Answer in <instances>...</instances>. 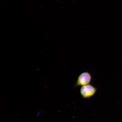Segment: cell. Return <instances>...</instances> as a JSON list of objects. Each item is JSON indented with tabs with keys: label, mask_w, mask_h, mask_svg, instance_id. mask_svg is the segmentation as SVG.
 Here are the masks:
<instances>
[{
	"label": "cell",
	"mask_w": 122,
	"mask_h": 122,
	"mask_svg": "<svg viewBox=\"0 0 122 122\" xmlns=\"http://www.w3.org/2000/svg\"><path fill=\"white\" fill-rule=\"evenodd\" d=\"M97 88L91 85H88L82 86L80 89V93L82 98L88 99L95 95Z\"/></svg>",
	"instance_id": "obj_2"
},
{
	"label": "cell",
	"mask_w": 122,
	"mask_h": 122,
	"mask_svg": "<svg viewBox=\"0 0 122 122\" xmlns=\"http://www.w3.org/2000/svg\"><path fill=\"white\" fill-rule=\"evenodd\" d=\"M40 112H39V111H38L37 112V117H39V115L40 114Z\"/></svg>",
	"instance_id": "obj_3"
},
{
	"label": "cell",
	"mask_w": 122,
	"mask_h": 122,
	"mask_svg": "<svg viewBox=\"0 0 122 122\" xmlns=\"http://www.w3.org/2000/svg\"><path fill=\"white\" fill-rule=\"evenodd\" d=\"M92 79V76L90 73L87 71L82 72L78 77L75 87L90 84Z\"/></svg>",
	"instance_id": "obj_1"
}]
</instances>
